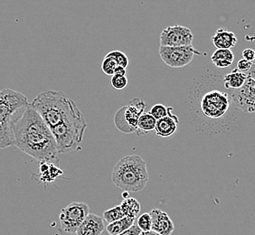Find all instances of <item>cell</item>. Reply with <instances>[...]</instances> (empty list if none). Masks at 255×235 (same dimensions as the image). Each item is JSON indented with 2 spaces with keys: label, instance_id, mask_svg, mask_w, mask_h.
Instances as JSON below:
<instances>
[{
  "label": "cell",
  "instance_id": "obj_1",
  "mask_svg": "<svg viewBox=\"0 0 255 235\" xmlns=\"http://www.w3.org/2000/svg\"><path fill=\"white\" fill-rule=\"evenodd\" d=\"M14 146L37 161L59 165V150L53 132L29 104L15 114L12 123Z\"/></svg>",
  "mask_w": 255,
  "mask_h": 235
},
{
  "label": "cell",
  "instance_id": "obj_2",
  "mask_svg": "<svg viewBox=\"0 0 255 235\" xmlns=\"http://www.w3.org/2000/svg\"><path fill=\"white\" fill-rule=\"evenodd\" d=\"M212 78L206 83L194 84L192 92L190 113L193 121L199 130L214 133L219 127L230 125L236 107L232 96L212 84Z\"/></svg>",
  "mask_w": 255,
  "mask_h": 235
},
{
  "label": "cell",
  "instance_id": "obj_3",
  "mask_svg": "<svg viewBox=\"0 0 255 235\" xmlns=\"http://www.w3.org/2000/svg\"><path fill=\"white\" fill-rule=\"evenodd\" d=\"M149 179L147 163L137 155L126 156L113 167L112 181L123 191L137 193L143 190Z\"/></svg>",
  "mask_w": 255,
  "mask_h": 235
},
{
  "label": "cell",
  "instance_id": "obj_4",
  "mask_svg": "<svg viewBox=\"0 0 255 235\" xmlns=\"http://www.w3.org/2000/svg\"><path fill=\"white\" fill-rule=\"evenodd\" d=\"M31 105L39 113L51 129L64 122L79 109L73 100H70L64 93L57 91H46L39 93Z\"/></svg>",
  "mask_w": 255,
  "mask_h": 235
},
{
  "label": "cell",
  "instance_id": "obj_5",
  "mask_svg": "<svg viewBox=\"0 0 255 235\" xmlns=\"http://www.w3.org/2000/svg\"><path fill=\"white\" fill-rule=\"evenodd\" d=\"M29 105L23 93L11 89H3L0 93V147L14 146L12 123L15 114Z\"/></svg>",
  "mask_w": 255,
  "mask_h": 235
},
{
  "label": "cell",
  "instance_id": "obj_6",
  "mask_svg": "<svg viewBox=\"0 0 255 235\" xmlns=\"http://www.w3.org/2000/svg\"><path fill=\"white\" fill-rule=\"evenodd\" d=\"M86 128L87 123L79 109L64 122L52 128L60 154L79 149Z\"/></svg>",
  "mask_w": 255,
  "mask_h": 235
},
{
  "label": "cell",
  "instance_id": "obj_7",
  "mask_svg": "<svg viewBox=\"0 0 255 235\" xmlns=\"http://www.w3.org/2000/svg\"><path fill=\"white\" fill-rule=\"evenodd\" d=\"M146 106V103L142 99H133L115 114L114 123L116 127L123 133H136L138 120L145 112Z\"/></svg>",
  "mask_w": 255,
  "mask_h": 235
},
{
  "label": "cell",
  "instance_id": "obj_8",
  "mask_svg": "<svg viewBox=\"0 0 255 235\" xmlns=\"http://www.w3.org/2000/svg\"><path fill=\"white\" fill-rule=\"evenodd\" d=\"M90 214V207L87 204L81 202L71 203L61 211L59 220L62 229L70 235L76 234L79 227Z\"/></svg>",
  "mask_w": 255,
  "mask_h": 235
},
{
  "label": "cell",
  "instance_id": "obj_9",
  "mask_svg": "<svg viewBox=\"0 0 255 235\" xmlns=\"http://www.w3.org/2000/svg\"><path fill=\"white\" fill-rule=\"evenodd\" d=\"M158 54L167 66L171 68H183L190 64L196 55L202 54L193 45H188L178 47L159 46Z\"/></svg>",
  "mask_w": 255,
  "mask_h": 235
},
{
  "label": "cell",
  "instance_id": "obj_10",
  "mask_svg": "<svg viewBox=\"0 0 255 235\" xmlns=\"http://www.w3.org/2000/svg\"><path fill=\"white\" fill-rule=\"evenodd\" d=\"M194 35L191 30L183 25L168 26L159 35V46L178 47L192 45Z\"/></svg>",
  "mask_w": 255,
  "mask_h": 235
},
{
  "label": "cell",
  "instance_id": "obj_11",
  "mask_svg": "<svg viewBox=\"0 0 255 235\" xmlns=\"http://www.w3.org/2000/svg\"><path fill=\"white\" fill-rule=\"evenodd\" d=\"M236 108L246 113H255V80L248 77L242 88L232 94Z\"/></svg>",
  "mask_w": 255,
  "mask_h": 235
},
{
  "label": "cell",
  "instance_id": "obj_12",
  "mask_svg": "<svg viewBox=\"0 0 255 235\" xmlns=\"http://www.w3.org/2000/svg\"><path fill=\"white\" fill-rule=\"evenodd\" d=\"M152 217V230L160 235H171L175 230L174 223L166 212L160 209H153L150 212Z\"/></svg>",
  "mask_w": 255,
  "mask_h": 235
},
{
  "label": "cell",
  "instance_id": "obj_13",
  "mask_svg": "<svg viewBox=\"0 0 255 235\" xmlns=\"http://www.w3.org/2000/svg\"><path fill=\"white\" fill-rule=\"evenodd\" d=\"M179 119L177 116L173 113V108L168 107V115L167 117L158 119L155 131L157 136L161 137H171L177 131V125Z\"/></svg>",
  "mask_w": 255,
  "mask_h": 235
},
{
  "label": "cell",
  "instance_id": "obj_14",
  "mask_svg": "<svg viewBox=\"0 0 255 235\" xmlns=\"http://www.w3.org/2000/svg\"><path fill=\"white\" fill-rule=\"evenodd\" d=\"M104 229V219L97 215L90 214L79 227L76 235H102Z\"/></svg>",
  "mask_w": 255,
  "mask_h": 235
},
{
  "label": "cell",
  "instance_id": "obj_15",
  "mask_svg": "<svg viewBox=\"0 0 255 235\" xmlns=\"http://www.w3.org/2000/svg\"><path fill=\"white\" fill-rule=\"evenodd\" d=\"M212 43L216 49H230L237 44V37L234 32L219 28L212 36Z\"/></svg>",
  "mask_w": 255,
  "mask_h": 235
},
{
  "label": "cell",
  "instance_id": "obj_16",
  "mask_svg": "<svg viewBox=\"0 0 255 235\" xmlns=\"http://www.w3.org/2000/svg\"><path fill=\"white\" fill-rule=\"evenodd\" d=\"M39 163V174L37 176L40 181L44 184H50L64 174V171L60 168L59 165L46 161Z\"/></svg>",
  "mask_w": 255,
  "mask_h": 235
},
{
  "label": "cell",
  "instance_id": "obj_17",
  "mask_svg": "<svg viewBox=\"0 0 255 235\" xmlns=\"http://www.w3.org/2000/svg\"><path fill=\"white\" fill-rule=\"evenodd\" d=\"M248 74L246 73H243L236 68L233 70L229 74H226L223 78L224 86L226 90L233 89V90H238L244 86L246 84V80L248 79Z\"/></svg>",
  "mask_w": 255,
  "mask_h": 235
},
{
  "label": "cell",
  "instance_id": "obj_18",
  "mask_svg": "<svg viewBox=\"0 0 255 235\" xmlns=\"http://www.w3.org/2000/svg\"><path fill=\"white\" fill-rule=\"evenodd\" d=\"M234 60L235 55L230 49H216L211 56L212 64L218 69L230 67Z\"/></svg>",
  "mask_w": 255,
  "mask_h": 235
},
{
  "label": "cell",
  "instance_id": "obj_19",
  "mask_svg": "<svg viewBox=\"0 0 255 235\" xmlns=\"http://www.w3.org/2000/svg\"><path fill=\"white\" fill-rule=\"evenodd\" d=\"M157 119L153 117L149 113H144L138 120L137 129L136 131L137 136L147 135L150 131L155 130L157 126Z\"/></svg>",
  "mask_w": 255,
  "mask_h": 235
},
{
  "label": "cell",
  "instance_id": "obj_20",
  "mask_svg": "<svg viewBox=\"0 0 255 235\" xmlns=\"http://www.w3.org/2000/svg\"><path fill=\"white\" fill-rule=\"evenodd\" d=\"M136 219L131 217H124L121 220L114 222L113 224H109L106 227V231L111 235H119L124 232L130 229L135 225Z\"/></svg>",
  "mask_w": 255,
  "mask_h": 235
},
{
  "label": "cell",
  "instance_id": "obj_21",
  "mask_svg": "<svg viewBox=\"0 0 255 235\" xmlns=\"http://www.w3.org/2000/svg\"><path fill=\"white\" fill-rule=\"evenodd\" d=\"M120 206H122V209L126 217H131L134 219H136V217L139 214L140 209H141L140 204L138 203L137 199H135L133 197H128L126 199H123V201L122 202V204Z\"/></svg>",
  "mask_w": 255,
  "mask_h": 235
},
{
  "label": "cell",
  "instance_id": "obj_22",
  "mask_svg": "<svg viewBox=\"0 0 255 235\" xmlns=\"http://www.w3.org/2000/svg\"><path fill=\"white\" fill-rule=\"evenodd\" d=\"M124 217H126L124 213H123L122 206H114L113 208L109 209V210L105 211L103 213V219L106 221L109 224H113L114 222L123 219Z\"/></svg>",
  "mask_w": 255,
  "mask_h": 235
},
{
  "label": "cell",
  "instance_id": "obj_23",
  "mask_svg": "<svg viewBox=\"0 0 255 235\" xmlns=\"http://www.w3.org/2000/svg\"><path fill=\"white\" fill-rule=\"evenodd\" d=\"M136 224L142 232H149L152 230V217L150 213H145L139 216Z\"/></svg>",
  "mask_w": 255,
  "mask_h": 235
},
{
  "label": "cell",
  "instance_id": "obj_24",
  "mask_svg": "<svg viewBox=\"0 0 255 235\" xmlns=\"http://www.w3.org/2000/svg\"><path fill=\"white\" fill-rule=\"evenodd\" d=\"M118 64L116 61L112 57L105 56L102 63V71L108 76H113L115 74V70L117 68Z\"/></svg>",
  "mask_w": 255,
  "mask_h": 235
},
{
  "label": "cell",
  "instance_id": "obj_25",
  "mask_svg": "<svg viewBox=\"0 0 255 235\" xmlns=\"http://www.w3.org/2000/svg\"><path fill=\"white\" fill-rule=\"evenodd\" d=\"M106 56L114 59L118 64V66H123L124 68H127L128 65V62H129L128 58L126 54H124L122 51H118V50L112 51L106 54Z\"/></svg>",
  "mask_w": 255,
  "mask_h": 235
},
{
  "label": "cell",
  "instance_id": "obj_26",
  "mask_svg": "<svg viewBox=\"0 0 255 235\" xmlns=\"http://www.w3.org/2000/svg\"><path fill=\"white\" fill-rule=\"evenodd\" d=\"M148 113L152 115L157 120L161 119L163 118L167 117L168 115V107H166L163 104H155L152 108L149 110Z\"/></svg>",
  "mask_w": 255,
  "mask_h": 235
},
{
  "label": "cell",
  "instance_id": "obj_27",
  "mask_svg": "<svg viewBox=\"0 0 255 235\" xmlns=\"http://www.w3.org/2000/svg\"><path fill=\"white\" fill-rule=\"evenodd\" d=\"M111 84L113 85V88L117 91H123L127 87L128 79L125 75H117L114 74L112 76Z\"/></svg>",
  "mask_w": 255,
  "mask_h": 235
},
{
  "label": "cell",
  "instance_id": "obj_28",
  "mask_svg": "<svg viewBox=\"0 0 255 235\" xmlns=\"http://www.w3.org/2000/svg\"><path fill=\"white\" fill-rule=\"evenodd\" d=\"M253 64L254 62H249L244 58L241 59L240 61L237 63V69L243 73H248L252 68Z\"/></svg>",
  "mask_w": 255,
  "mask_h": 235
},
{
  "label": "cell",
  "instance_id": "obj_29",
  "mask_svg": "<svg viewBox=\"0 0 255 235\" xmlns=\"http://www.w3.org/2000/svg\"><path fill=\"white\" fill-rule=\"evenodd\" d=\"M243 58L246 59L249 62H255V50L251 49V48H247V49L244 50L243 52Z\"/></svg>",
  "mask_w": 255,
  "mask_h": 235
},
{
  "label": "cell",
  "instance_id": "obj_30",
  "mask_svg": "<svg viewBox=\"0 0 255 235\" xmlns=\"http://www.w3.org/2000/svg\"><path fill=\"white\" fill-rule=\"evenodd\" d=\"M141 233H142V231L139 229V227H138L137 224L135 223V225H134L130 229H128V230L119 235H141Z\"/></svg>",
  "mask_w": 255,
  "mask_h": 235
},
{
  "label": "cell",
  "instance_id": "obj_31",
  "mask_svg": "<svg viewBox=\"0 0 255 235\" xmlns=\"http://www.w3.org/2000/svg\"><path fill=\"white\" fill-rule=\"evenodd\" d=\"M117 75H126V68H124L123 66H117V68L115 70V74Z\"/></svg>",
  "mask_w": 255,
  "mask_h": 235
},
{
  "label": "cell",
  "instance_id": "obj_32",
  "mask_svg": "<svg viewBox=\"0 0 255 235\" xmlns=\"http://www.w3.org/2000/svg\"><path fill=\"white\" fill-rule=\"evenodd\" d=\"M246 74H248L249 77L255 80V62H254V64H253V66H252L250 71H249L248 73H246Z\"/></svg>",
  "mask_w": 255,
  "mask_h": 235
},
{
  "label": "cell",
  "instance_id": "obj_33",
  "mask_svg": "<svg viewBox=\"0 0 255 235\" xmlns=\"http://www.w3.org/2000/svg\"><path fill=\"white\" fill-rule=\"evenodd\" d=\"M160 235L157 234V233H155V232H153V231H149V232H142L141 233V235Z\"/></svg>",
  "mask_w": 255,
  "mask_h": 235
},
{
  "label": "cell",
  "instance_id": "obj_34",
  "mask_svg": "<svg viewBox=\"0 0 255 235\" xmlns=\"http://www.w3.org/2000/svg\"></svg>",
  "mask_w": 255,
  "mask_h": 235
}]
</instances>
